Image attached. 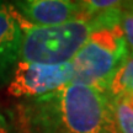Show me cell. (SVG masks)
Returning a JSON list of instances; mask_svg holds the SVG:
<instances>
[{"instance_id":"5b68a950","label":"cell","mask_w":133,"mask_h":133,"mask_svg":"<svg viewBox=\"0 0 133 133\" xmlns=\"http://www.w3.org/2000/svg\"><path fill=\"white\" fill-rule=\"evenodd\" d=\"M16 16L31 26L47 27L84 19L80 1L70 0H20L14 1Z\"/></svg>"},{"instance_id":"7a4b0ae2","label":"cell","mask_w":133,"mask_h":133,"mask_svg":"<svg viewBox=\"0 0 133 133\" xmlns=\"http://www.w3.org/2000/svg\"><path fill=\"white\" fill-rule=\"evenodd\" d=\"M128 54L119 25L94 29L71 59V83L107 92L111 78Z\"/></svg>"},{"instance_id":"8fae6325","label":"cell","mask_w":133,"mask_h":133,"mask_svg":"<svg viewBox=\"0 0 133 133\" xmlns=\"http://www.w3.org/2000/svg\"><path fill=\"white\" fill-rule=\"evenodd\" d=\"M124 99H126V101L129 104V106L133 109V92L132 94H128V95H126V96H123Z\"/></svg>"},{"instance_id":"277c9868","label":"cell","mask_w":133,"mask_h":133,"mask_svg":"<svg viewBox=\"0 0 133 133\" xmlns=\"http://www.w3.org/2000/svg\"><path fill=\"white\" fill-rule=\"evenodd\" d=\"M70 63L62 65H43L19 61L10 75L9 95L22 100L42 97L71 83Z\"/></svg>"},{"instance_id":"ba28073f","label":"cell","mask_w":133,"mask_h":133,"mask_svg":"<svg viewBox=\"0 0 133 133\" xmlns=\"http://www.w3.org/2000/svg\"><path fill=\"white\" fill-rule=\"evenodd\" d=\"M112 105L118 133H133V109L123 96L112 99Z\"/></svg>"},{"instance_id":"6da1fadb","label":"cell","mask_w":133,"mask_h":133,"mask_svg":"<svg viewBox=\"0 0 133 133\" xmlns=\"http://www.w3.org/2000/svg\"><path fill=\"white\" fill-rule=\"evenodd\" d=\"M22 133H118L107 92L70 83L16 107Z\"/></svg>"},{"instance_id":"8992f818","label":"cell","mask_w":133,"mask_h":133,"mask_svg":"<svg viewBox=\"0 0 133 133\" xmlns=\"http://www.w3.org/2000/svg\"><path fill=\"white\" fill-rule=\"evenodd\" d=\"M22 29L11 5L0 1V78L11 75L20 61Z\"/></svg>"},{"instance_id":"52a82bcc","label":"cell","mask_w":133,"mask_h":133,"mask_svg":"<svg viewBox=\"0 0 133 133\" xmlns=\"http://www.w3.org/2000/svg\"><path fill=\"white\" fill-rule=\"evenodd\" d=\"M133 92V53H129L128 57L118 66L110 80L107 94L111 99L126 96Z\"/></svg>"},{"instance_id":"30bf717a","label":"cell","mask_w":133,"mask_h":133,"mask_svg":"<svg viewBox=\"0 0 133 133\" xmlns=\"http://www.w3.org/2000/svg\"><path fill=\"white\" fill-rule=\"evenodd\" d=\"M0 133H19V131H16L11 124H9L1 112H0Z\"/></svg>"},{"instance_id":"3957f363","label":"cell","mask_w":133,"mask_h":133,"mask_svg":"<svg viewBox=\"0 0 133 133\" xmlns=\"http://www.w3.org/2000/svg\"><path fill=\"white\" fill-rule=\"evenodd\" d=\"M19 22L22 29L20 61L43 65L70 63L92 31L90 21L85 19L47 27Z\"/></svg>"},{"instance_id":"9c48e42d","label":"cell","mask_w":133,"mask_h":133,"mask_svg":"<svg viewBox=\"0 0 133 133\" xmlns=\"http://www.w3.org/2000/svg\"><path fill=\"white\" fill-rule=\"evenodd\" d=\"M119 26L129 53H133V1H122Z\"/></svg>"}]
</instances>
